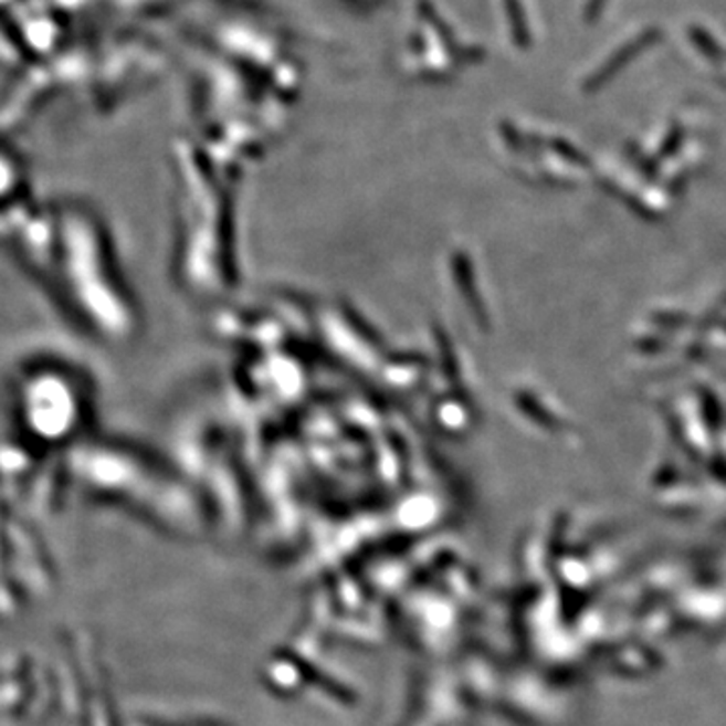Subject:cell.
<instances>
[{
	"instance_id": "obj_1",
	"label": "cell",
	"mask_w": 726,
	"mask_h": 726,
	"mask_svg": "<svg viewBox=\"0 0 726 726\" xmlns=\"http://www.w3.org/2000/svg\"><path fill=\"white\" fill-rule=\"evenodd\" d=\"M35 246L39 265L51 285L71 309L83 312L87 325L107 335H122L105 305L129 327V313L119 303L116 271L107 261L105 246L90 219L77 212H59L36 224Z\"/></svg>"
}]
</instances>
